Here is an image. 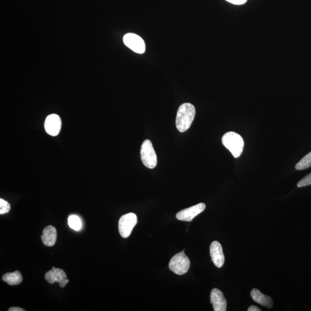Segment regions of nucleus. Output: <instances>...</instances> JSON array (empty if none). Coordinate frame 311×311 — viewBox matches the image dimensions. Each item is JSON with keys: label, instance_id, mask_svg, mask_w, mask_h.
Returning <instances> with one entry per match:
<instances>
[{"label": "nucleus", "instance_id": "1", "mask_svg": "<svg viewBox=\"0 0 311 311\" xmlns=\"http://www.w3.org/2000/svg\"><path fill=\"white\" fill-rule=\"evenodd\" d=\"M195 116V108L192 104H182L177 110L176 118V128L180 133L190 128Z\"/></svg>", "mask_w": 311, "mask_h": 311}, {"label": "nucleus", "instance_id": "2", "mask_svg": "<svg viewBox=\"0 0 311 311\" xmlns=\"http://www.w3.org/2000/svg\"><path fill=\"white\" fill-rule=\"evenodd\" d=\"M224 147L229 150L234 158H238L242 154L244 142L241 136L233 132L225 133L222 137Z\"/></svg>", "mask_w": 311, "mask_h": 311}, {"label": "nucleus", "instance_id": "3", "mask_svg": "<svg viewBox=\"0 0 311 311\" xmlns=\"http://www.w3.org/2000/svg\"><path fill=\"white\" fill-rule=\"evenodd\" d=\"M141 158L146 167L153 169L157 166V158L153 145L149 139H146L141 145Z\"/></svg>", "mask_w": 311, "mask_h": 311}, {"label": "nucleus", "instance_id": "4", "mask_svg": "<svg viewBox=\"0 0 311 311\" xmlns=\"http://www.w3.org/2000/svg\"><path fill=\"white\" fill-rule=\"evenodd\" d=\"M190 261L184 251L174 256L169 263V268L171 271L177 275H183L188 272Z\"/></svg>", "mask_w": 311, "mask_h": 311}, {"label": "nucleus", "instance_id": "5", "mask_svg": "<svg viewBox=\"0 0 311 311\" xmlns=\"http://www.w3.org/2000/svg\"><path fill=\"white\" fill-rule=\"evenodd\" d=\"M137 224V217L133 213L123 215L119 219L118 228L120 235L128 238L132 233L133 228Z\"/></svg>", "mask_w": 311, "mask_h": 311}, {"label": "nucleus", "instance_id": "6", "mask_svg": "<svg viewBox=\"0 0 311 311\" xmlns=\"http://www.w3.org/2000/svg\"><path fill=\"white\" fill-rule=\"evenodd\" d=\"M123 42L133 52L143 54L145 52V43L143 39L138 35L133 33L126 34L123 37Z\"/></svg>", "mask_w": 311, "mask_h": 311}, {"label": "nucleus", "instance_id": "7", "mask_svg": "<svg viewBox=\"0 0 311 311\" xmlns=\"http://www.w3.org/2000/svg\"><path fill=\"white\" fill-rule=\"evenodd\" d=\"M206 205L204 203L192 206L189 208L184 209L177 213L176 217L177 220L184 221H191L196 215L201 214L205 211Z\"/></svg>", "mask_w": 311, "mask_h": 311}, {"label": "nucleus", "instance_id": "8", "mask_svg": "<svg viewBox=\"0 0 311 311\" xmlns=\"http://www.w3.org/2000/svg\"><path fill=\"white\" fill-rule=\"evenodd\" d=\"M44 278L51 284L58 282L59 287L62 288H64L69 281L67 279V275L62 269H56L55 267L46 272Z\"/></svg>", "mask_w": 311, "mask_h": 311}, {"label": "nucleus", "instance_id": "9", "mask_svg": "<svg viewBox=\"0 0 311 311\" xmlns=\"http://www.w3.org/2000/svg\"><path fill=\"white\" fill-rule=\"evenodd\" d=\"M62 126L61 119L57 114H51L47 117L44 122V128L47 134L52 136L58 135Z\"/></svg>", "mask_w": 311, "mask_h": 311}, {"label": "nucleus", "instance_id": "10", "mask_svg": "<svg viewBox=\"0 0 311 311\" xmlns=\"http://www.w3.org/2000/svg\"><path fill=\"white\" fill-rule=\"evenodd\" d=\"M210 253L213 262L218 268L223 267L225 256L221 244L217 241L212 242L210 247Z\"/></svg>", "mask_w": 311, "mask_h": 311}, {"label": "nucleus", "instance_id": "11", "mask_svg": "<svg viewBox=\"0 0 311 311\" xmlns=\"http://www.w3.org/2000/svg\"><path fill=\"white\" fill-rule=\"evenodd\" d=\"M211 303L214 311H225L227 310V301L223 292L218 289L214 288L211 292Z\"/></svg>", "mask_w": 311, "mask_h": 311}, {"label": "nucleus", "instance_id": "12", "mask_svg": "<svg viewBox=\"0 0 311 311\" xmlns=\"http://www.w3.org/2000/svg\"><path fill=\"white\" fill-rule=\"evenodd\" d=\"M57 233L55 227L49 225L43 230L42 235L41 236L42 242L44 245L52 247L56 243Z\"/></svg>", "mask_w": 311, "mask_h": 311}, {"label": "nucleus", "instance_id": "13", "mask_svg": "<svg viewBox=\"0 0 311 311\" xmlns=\"http://www.w3.org/2000/svg\"><path fill=\"white\" fill-rule=\"evenodd\" d=\"M251 296L253 301L263 307L271 309L273 306V301L272 298L267 295L263 294L257 289H253L251 292Z\"/></svg>", "mask_w": 311, "mask_h": 311}, {"label": "nucleus", "instance_id": "14", "mask_svg": "<svg viewBox=\"0 0 311 311\" xmlns=\"http://www.w3.org/2000/svg\"><path fill=\"white\" fill-rule=\"evenodd\" d=\"M2 279L3 281L12 286L19 285L23 281V277L20 272L19 271L6 273L2 276Z\"/></svg>", "mask_w": 311, "mask_h": 311}, {"label": "nucleus", "instance_id": "15", "mask_svg": "<svg viewBox=\"0 0 311 311\" xmlns=\"http://www.w3.org/2000/svg\"><path fill=\"white\" fill-rule=\"evenodd\" d=\"M68 225L72 229L78 231L81 229L82 223L81 219L76 215H71L68 218Z\"/></svg>", "mask_w": 311, "mask_h": 311}, {"label": "nucleus", "instance_id": "16", "mask_svg": "<svg viewBox=\"0 0 311 311\" xmlns=\"http://www.w3.org/2000/svg\"><path fill=\"white\" fill-rule=\"evenodd\" d=\"M311 167V152L307 154L298 163L295 168L297 170H306Z\"/></svg>", "mask_w": 311, "mask_h": 311}, {"label": "nucleus", "instance_id": "17", "mask_svg": "<svg viewBox=\"0 0 311 311\" xmlns=\"http://www.w3.org/2000/svg\"><path fill=\"white\" fill-rule=\"evenodd\" d=\"M11 205L7 201L2 198L0 199V214H7L10 211Z\"/></svg>", "mask_w": 311, "mask_h": 311}, {"label": "nucleus", "instance_id": "18", "mask_svg": "<svg viewBox=\"0 0 311 311\" xmlns=\"http://www.w3.org/2000/svg\"><path fill=\"white\" fill-rule=\"evenodd\" d=\"M309 185H311V173L300 180L297 186L298 187H303Z\"/></svg>", "mask_w": 311, "mask_h": 311}, {"label": "nucleus", "instance_id": "19", "mask_svg": "<svg viewBox=\"0 0 311 311\" xmlns=\"http://www.w3.org/2000/svg\"><path fill=\"white\" fill-rule=\"evenodd\" d=\"M226 1L234 5H242L245 4L247 0H226Z\"/></svg>", "mask_w": 311, "mask_h": 311}, {"label": "nucleus", "instance_id": "20", "mask_svg": "<svg viewBox=\"0 0 311 311\" xmlns=\"http://www.w3.org/2000/svg\"><path fill=\"white\" fill-rule=\"evenodd\" d=\"M248 311H261V310L259 309L258 307L252 306L249 308Z\"/></svg>", "mask_w": 311, "mask_h": 311}, {"label": "nucleus", "instance_id": "21", "mask_svg": "<svg viewBox=\"0 0 311 311\" xmlns=\"http://www.w3.org/2000/svg\"><path fill=\"white\" fill-rule=\"evenodd\" d=\"M9 311H24L25 310L20 308L18 307H11L8 310Z\"/></svg>", "mask_w": 311, "mask_h": 311}]
</instances>
